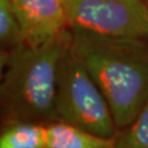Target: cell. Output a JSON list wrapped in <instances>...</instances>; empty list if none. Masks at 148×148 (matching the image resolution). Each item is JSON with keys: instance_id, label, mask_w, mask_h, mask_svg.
<instances>
[{"instance_id": "6", "label": "cell", "mask_w": 148, "mask_h": 148, "mask_svg": "<svg viewBox=\"0 0 148 148\" xmlns=\"http://www.w3.org/2000/svg\"><path fill=\"white\" fill-rule=\"evenodd\" d=\"M45 148H113V138L86 132L63 121L46 124Z\"/></svg>"}, {"instance_id": "5", "label": "cell", "mask_w": 148, "mask_h": 148, "mask_svg": "<svg viewBox=\"0 0 148 148\" xmlns=\"http://www.w3.org/2000/svg\"><path fill=\"white\" fill-rule=\"evenodd\" d=\"M25 42L40 45L69 29L64 0H11Z\"/></svg>"}, {"instance_id": "10", "label": "cell", "mask_w": 148, "mask_h": 148, "mask_svg": "<svg viewBox=\"0 0 148 148\" xmlns=\"http://www.w3.org/2000/svg\"><path fill=\"white\" fill-rule=\"evenodd\" d=\"M146 1H147V2H148V0H146Z\"/></svg>"}, {"instance_id": "1", "label": "cell", "mask_w": 148, "mask_h": 148, "mask_svg": "<svg viewBox=\"0 0 148 148\" xmlns=\"http://www.w3.org/2000/svg\"><path fill=\"white\" fill-rule=\"evenodd\" d=\"M70 34V47L106 97L117 128L127 126L148 101V38Z\"/></svg>"}, {"instance_id": "3", "label": "cell", "mask_w": 148, "mask_h": 148, "mask_svg": "<svg viewBox=\"0 0 148 148\" xmlns=\"http://www.w3.org/2000/svg\"><path fill=\"white\" fill-rule=\"evenodd\" d=\"M55 106L59 121L104 138L119 132L106 97L69 44L59 66Z\"/></svg>"}, {"instance_id": "7", "label": "cell", "mask_w": 148, "mask_h": 148, "mask_svg": "<svg viewBox=\"0 0 148 148\" xmlns=\"http://www.w3.org/2000/svg\"><path fill=\"white\" fill-rule=\"evenodd\" d=\"M46 124L16 121L3 123L0 148H45Z\"/></svg>"}, {"instance_id": "8", "label": "cell", "mask_w": 148, "mask_h": 148, "mask_svg": "<svg viewBox=\"0 0 148 148\" xmlns=\"http://www.w3.org/2000/svg\"><path fill=\"white\" fill-rule=\"evenodd\" d=\"M27 44L21 23L11 0H0V47L1 56Z\"/></svg>"}, {"instance_id": "2", "label": "cell", "mask_w": 148, "mask_h": 148, "mask_svg": "<svg viewBox=\"0 0 148 148\" xmlns=\"http://www.w3.org/2000/svg\"><path fill=\"white\" fill-rule=\"evenodd\" d=\"M71 40L67 29L40 45L24 44L1 56L0 106L3 123L59 121L55 106L59 66Z\"/></svg>"}, {"instance_id": "4", "label": "cell", "mask_w": 148, "mask_h": 148, "mask_svg": "<svg viewBox=\"0 0 148 148\" xmlns=\"http://www.w3.org/2000/svg\"><path fill=\"white\" fill-rule=\"evenodd\" d=\"M64 5L70 30L148 38L146 0H64Z\"/></svg>"}, {"instance_id": "9", "label": "cell", "mask_w": 148, "mask_h": 148, "mask_svg": "<svg viewBox=\"0 0 148 148\" xmlns=\"http://www.w3.org/2000/svg\"><path fill=\"white\" fill-rule=\"evenodd\" d=\"M113 148H148V101L132 123L119 130Z\"/></svg>"}]
</instances>
